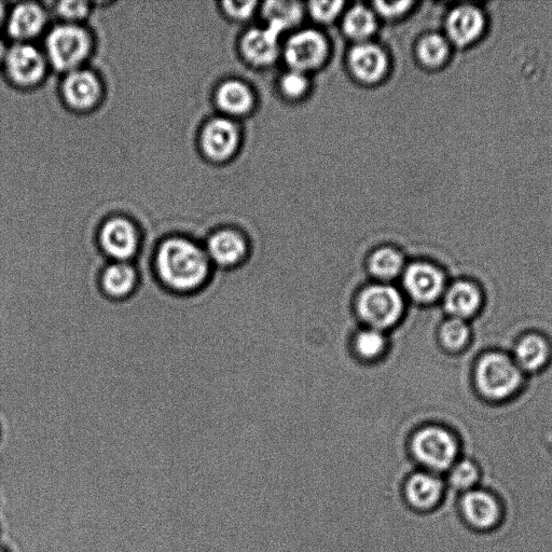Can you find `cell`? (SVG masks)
<instances>
[{"mask_svg":"<svg viewBox=\"0 0 552 552\" xmlns=\"http://www.w3.org/2000/svg\"><path fill=\"white\" fill-rule=\"evenodd\" d=\"M386 348V337L383 331L374 328L358 330L352 339L353 352L360 361H375Z\"/></svg>","mask_w":552,"mask_h":552,"instance_id":"cell-23","label":"cell"},{"mask_svg":"<svg viewBox=\"0 0 552 552\" xmlns=\"http://www.w3.org/2000/svg\"><path fill=\"white\" fill-rule=\"evenodd\" d=\"M480 306V294L472 284H454L446 294V310L454 316V319L462 320L471 316Z\"/></svg>","mask_w":552,"mask_h":552,"instance_id":"cell-20","label":"cell"},{"mask_svg":"<svg viewBox=\"0 0 552 552\" xmlns=\"http://www.w3.org/2000/svg\"><path fill=\"white\" fill-rule=\"evenodd\" d=\"M409 450L412 459L431 473L447 471L458 455L457 441L450 433L435 426L414 433Z\"/></svg>","mask_w":552,"mask_h":552,"instance_id":"cell-3","label":"cell"},{"mask_svg":"<svg viewBox=\"0 0 552 552\" xmlns=\"http://www.w3.org/2000/svg\"><path fill=\"white\" fill-rule=\"evenodd\" d=\"M468 335V328L460 319H452L440 331L441 340L451 350L462 348L468 339Z\"/></svg>","mask_w":552,"mask_h":552,"instance_id":"cell-29","label":"cell"},{"mask_svg":"<svg viewBox=\"0 0 552 552\" xmlns=\"http://www.w3.org/2000/svg\"><path fill=\"white\" fill-rule=\"evenodd\" d=\"M138 279V272L130 262L113 261L103 269L100 286L108 298L123 300L134 294Z\"/></svg>","mask_w":552,"mask_h":552,"instance_id":"cell-16","label":"cell"},{"mask_svg":"<svg viewBox=\"0 0 552 552\" xmlns=\"http://www.w3.org/2000/svg\"><path fill=\"white\" fill-rule=\"evenodd\" d=\"M239 142L238 129L226 119H215L206 124L202 133L204 153L215 160L228 158Z\"/></svg>","mask_w":552,"mask_h":552,"instance_id":"cell-14","label":"cell"},{"mask_svg":"<svg viewBox=\"0 0 552 552\" xmlns=\"http://www.w3.org/2000/svg\"><path fill=\"white\" fill-rule=\"evenodd\" d=\"M255 2H225L224 7L228 15L234 18L245 19L252 15Z\"/></svg>","mask_w":552,"mask_h":552,"instance_id":"cell-33","label":"cell"},{"mask_svg":"<svg viewBox=\"0 0 552 552\" xmlns=\"http://www.w3.org/2000/svg\"><path fill=\"white\" fill-rule=\"evenodd\" d=\"M479 480V469L471 461H462L452 466L450 485L459 491L473 488Z\"/></svg>","mask_w":552,"mask_h":552,"instance_id":"cell-28","label":"cell"},{"mask_svg":"<svg viewBox=\"0 0 552 552\" xmlns=\"http://www.w3.org/2000/svg\"><path fill=\"white\" fill-rule=\"evenodd\" d=\"M47 50L51 63L58 71H69L88 57L91 38L77 25H60L49 34Z\"/></svg>","mask_w":552,"mask_h":552,"instance_id":"cell-4","label":"cell"},{"mask_svg":"<svg viewBox=\"0 0 552 552\" xmlns=\"http://www.w3.org/2000/svg\"><path fill=\"white\" fill-rule=\"evenodd\" d=\"M358 320L369 328L390 329L402 319L405 301L398 289L389 284L365 286L355 301Z\"/></svg>","mask_w":552,"mask_h":552,"instance_id":"cell-2","label":"cell"},{"mask_svg":"<svg viewBox=\"0 0 552 552\" xmlns=\"http://www.w3.org/2000/svg\"><path fill=\"white\" fill-rule=\"evenodd\" d=\"M344 29L351 37L364 39L376 30V20L367 8L356 6L345 18Z\"/></svg>","mask_w":552,"mask_h":552,"instance_id":"cell-26","label":"cell"},{"mask_svg":"<svg viewBox=\"0 0 552 552\" xmlns=\"http://www.w3.org/2000/svg\"><path fill=\"white\" fill-rule=\"evenodd\" d=\"M46 13L37 4H20L11 13L8 30L12 37L27 39L36 36L43 30Z\"/></svg>","mask_w":552,"mask_h":552,"instance_id":"cell-17","label":"cell"},{"mask_svg":"<svg viewBox=\"0 0 552 552\" xmlns=\"http://www.w3.org/2000/svg\"><path fill=\"white\" fill-rule=\"evenodd\" d=\"M301 12V5L294 2H269L264 9L270 29L279 34L296 24Z\"/></svg>","mask_w":552,"mask_h":552,"instance_id":"cell-25","label":"cell"},{"mask_svg":"<svg viewBox=\"0 0 552 552\" xmlns=\"http://www.w3.org/2000/svg\"><path fill=\"white\" fill-rule=\"evenodd\" d=\"M367 271L380 281H391L404 272V257L392 247H382L367 260Z\"/></svg>","mask_w":552,"mask_h":552,"instance_id":"cell-21","label":"cell"},{"mask_svg":"<svg viewBox=\"0 0 552 552\" xmlns=\"http://www.w3.org/2000/svg\"><path fill=\"white\" fill-rule=\"evenodd\" d=\"M7 71L18 85L29 87L36 85L46 72L43 55L30 45H16L8 50Z\"/></svg>","mask_w":552,"mask_h":552,"instance_id":"cell-10","label":"cell"},{"mask_svg":"<svg viewBox=\"0 0 552 552\" xmlns=\"http://www.w3.org/2000/svg\"><path fill=\"white\" fill-rule=\"evenodd\" d=\"M520 382L519 368L502 354L487 355L478 365L477 383L488 397L505 398L517 390Z\"/></svg>","mask_w":552,"mask_h":552,"instance_id":"cell-5","label":"cell"},{"mask_svg":"<svg viewBox=\"0 0 552 552\" xmlns=\"http://www.w3.org/2000/svg\"><path fill=\"white\" fill-rule=\"evenodd\" d=\"M279 33L273 30H254L243 39V50L248 59L256 64H268L279 53Z\"/></svg>","mask_w":552,"mask_h":552,"instance_id":"cell-19","label":"cell"},{"mask_svg":"<svg viewBox=\"0 0 552 552\" xmlns=\"http://www.w3.org/2000/svg\"><path fill=\"white\" fill-rule=\"evenodd\" d=\"M205 252L211 264L222 269H232L245 258L247 245L239 233L223 230L212 234Z\"/></svg>","mask_w":552,"mask_h":552,"instance_id":"cell-13","label":"cell"},{"mask_svg":"<svg viewBox=\"0 0 552 552\" xmlns=\"http://www.w3.org/2000/svg\"><path fill=\"white\" fill-rule=\"evenodd\" d=\"M217 103L230 114H244L253 105L250 90L239 81H228L217 92Z\"/></svg>","mask_w":552,"mask_h":552,"instance_id":"cell-22","label":"cell"},{"mask_svg":"<svg viewBox=\"0 0 552 552\" xmlns=\"http://www.w3.org/2000/svg\"><path fill=\"white\" fill-rule=\"evenodd\" d=\"M308 80L302 72H289L283 77L282 88L284 92L291 96H299L307 90Z\"/></svg>","mask_w":552,"mask_h":552,"instance_id":"cell-30","label":"cell"},{"mask_svg":"<svg viewBox=\"0 0 552 552\" xmlns=\"http://www.w3.org/2000/svg\"><path fill=\"white\" fill-rule=\"evenodd\" d=\"M5 16V7L3 3H0V23H2Z\"/></svg>","mask_w":552,"mask_h":552,"instance_id":"cell-36","label":"cell"},{"mask_svg":"<svg viewBox=\"0 0 552 552\" xmlns=\"http://www.w3.org/2000/svg\"><path fill=\"white\" fill-rule=\"evenodd\" d=\"M548 355L549 349L546 341L538 336L523 338L516 350L518 364L527 370L541 368L546 363Z\"/></svg>","mask_w":552,"mask_h":552,"instance_id":"cell-24","label":"cell"},{"mask_svg":"<svg viewBox=\"0 0 552 552\" xmlns=\"http://www.w3.org/2000/svg\"><path fill=\"white\" fill-rule=\"evenodd\" d=\"M63 93L69 105L89 109L100 101V80L89 71H73L64 81Z\"/></svg>","mask_w":552,"mask_h":552,"instance_id":"cell-15","label":"cell"},{"mask_svg":"<svg viewBox=\"0 0 552 552\" xmlns=\"http://www.w3.org/2000/svg\"><path fill=\"white\" fill-rule=\"evenodd\" d=\"M285 55L295 71H307L323 62L326 55L325 39L314 31L301 32L289 39Z\"/></svg>","mask_w":552,"mask_h":552,"instance_id":"cell-11","label":"cell"},{"mask_svg":"<svg viewBox=\"0 0 552 552\" xmlns=\"http://www.w3.org/2000/svg\"><path fill=\"white\" fill-rule=\"evenodd\" d=\"M460 508L464 521L476 531L493 529L502 519L503 512L498 499L485 490L466 492Z\"/></svg>","mask_w":552,"mask_h":552,"instance_id":"cell-8","label":"cell"},{"mask_svg":"<svg viewBox=\"0 0 552 552\" xmlns=\"http://www.w3.org/2000/svg\"><path fill=\"white\" fill-rule=\"evenodd\" d=\"M486 29V17L472 4L455 7L447 19V32L454 44L467 46L474 43Z\"/></svg>","mask_w":552,"mask_h":552,"instance_id":"cell-12","label":"cell"},{"mask_svg":"<svg viewBox=\"0 0 552 552\" xmlns=\"http://www.w3.org/2000/svg\"><path fill=\"white\" fill-rule=\"evenodd\" d=\"M411 5L410 2L376 3V7L383 16L394 17L403 13Z\"/></svg>","mask_w":552,"mask_h":552,"instance_id":"cell-34","label":"cell"},{"mask_svg":"<svg viewBox=\"0 0 552 552\" xmlns=\"http://www.w3.org/2000/svg\"><path fill=\"white\" fill-rule=\"evenodd\" d=\"M8 50L3 40H0V63L6 60Z\"/></svg>","mask_w":552,"mask_h":552,"instance_id":"cell-35","label":"cell"},{"mask_svg":"<svg viewBox=\"0 0 552 552\" xmlns=\"http://www.w3.org/2000/svg\"><path fill=\"white\" fill-rule=\"evenodd\" d=\"M60 15L67 19H80L88 15L89 3L87 2H61L58 5Z\"/></svg>","mask_w":552,"mask_h":552,"instance_id":"cell-32","label":"cell"},{"mask_svg":"<svg viewBox=\"0 0 552 552\" xmlns=\"http://www.w3.org/2000/svg\"><path fill=\"white\" fill-rule=\"evenodd\" d=\"M99 244L113 261L130 262L140 248V234L130 220L115 217L102 226Z\"/></svg>","mask_w":552,"mask_h":552,"instance_id":"cell-6","label":"cell"},{"mask_svg":"<svg viewBox=\"0 0 552 552\" xmlns=\"http://www.w3.org/2000/svg\"><path fill=\"white\" fill-rule=\"evenodd\" d=\"M342 2H314L311 4V11L317 20L330 21L340 12Z\"/></svg>","mask_w":552,"mask_h":552,"instance_id":"cell-31","label":"cell"},{"mask_svg":"<svg viewBox=\"0 0 552 552\" xmlns=\"http://www.w3.org/2000/svg\"><path fill=\"white\" fill-rule=\"evenodd\" d=\"M449 55V45L443 36L432 34L426 36L419 46L421 61L431 67L445 63Z\"/></svg>","mask_w":552,"mask_h":552,"instance_id":"cell-27","label":"cell"},{"mask_svg":"<svg viewBox=\"0 0 552 552\" xmlns=\"http://www.w3.org/2000/svg\"><path fill=\"white\" fill-rule=\"evenodd\" d=\"M154 265L160 283L179 295L200 291L212 272L211 261L203 248L182 237L161 242Z\"/></svg>","mask_w":552,"mask_h":552,"instance_id":"cell-1","label":"cell"},{"mask_svg":"<svg viewBox=\"0 0 552 552\" xmlns=\"http://www.w3.org/2000/svg\"><path fill=\"white\" fill-rule=\"evenodd\" d=\"M353 72L365 81H376L385 73L386 58L383 51L369 44L358 45L350 54Z\"/></svg>","mask_w":552,"mask_h":552,"instance_id":"cell-18","label":"cell"},{"mask_svg":"<svg viewBox=\"0 0 552 552\" xmlns=\"http://www.w3.org/2000/svg\"><path fill=\"white\" fill-rule=\"evenodd\" d=\"M0 552H7V551H5L4 549L0 548Z\"/></svg>","mask_w":552,"mask_h":552,"instance_id":"cell-37","label":"cell"},{"mask_svg":"<svg viewBox=\"0 0 552 552\" xmlns=\"http://www.w3.org/2000/svg\"><path fill=\"white\" fill-rule=\"evenodd\" d=\"M405 291L414 301L431 303L444 291V274L426 262H413L403 272Z\"/></svg>","mask_w":552,"mask_h":552,"instance_id":"cell-9","label":"cell"},{"mask_svg":"<svg viewBox=\"0 0 552 552\" xmlns=\"http://www.w3.org/2000/svg\"><path fill=\"white\" fill-rule=\"evenodd\" d=\"M445 485L438 476L431 472L411 474L403 486L406 504L421 514L432 512L443 501Z\"/></svg>","mask_w":552,"mask_h":552,"instance_id":"cell-7","label":"cell"}]
</instances>
